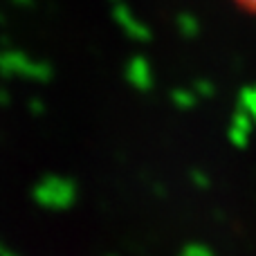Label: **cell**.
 I'll return each instance as SVG.
<instances>
[{
    "mask_svg": "<svg viewBox=\"0 0 256 256\" xmlns=\"http://www.w3.org/2000/svg\"><path fill=\"white\" fill-rule=\"evenodd\" d=\"M230 2L248 16H256V0H230Z\"/></svg>",
    "mask_w": 256,
    "mask_h": 256,
    "instance_id": "1",
    "label": "cell"
}]
</instances>
